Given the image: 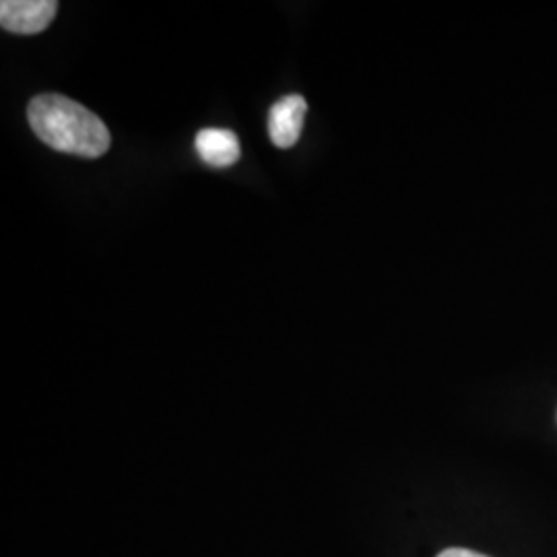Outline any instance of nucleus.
<instances>
[{"label":"nucleus","instance_id":"f257e3e1","mask_svg":"<svg viewBox=\"0 0 557 557\" xmlns=\"http://www.w3.org/2000/svg\"><path fill=\"white\" fill-rule=\"evenodd\" d=\"M27 119L36 137L60 153L96 160L112 145L103 120L66 96H36L29 101Z\"/></svg>","mask_w":557,"mask_h":557},{"label":"nucleus","instance_id":"f03ea898","mask_svg":"<svg viewBox=\"0 0 557 557\" xmlns=\"http://www.w3.org/2000/svg\"><path fill=\"white\" fill-rule=\"evenodd\" d=\"M59 13L54 0H2L0 25L20 36H34L44 32Z\"/></svg>","mask_w":557,"mask_h":557},{"label":"nucleus","instance_id":"7ed1b4c3","mask_svg":"<svg viewBox=\"0 0 557 557\" xmlns=\"http://www.w3.org/2000/svg\"><path fill=\"white\" fill-rule=\"evenodd\" d=\"M308 112V101L298 94L285 96L273 103L269 112V137L278 149H289L299 140L304 119Z\"/></svg>","mask_w":557,"mask_h":557},{"label":"nucleus","instance_id":"20e7f679","mask_svg":"<svg viewBox=\"0 0 557 557\" xmlns=\"http://www.w3.org/2000/svg\"><path fill=\"white\" fill-rule=\"evenodd\" d=\"M195 147L200 160L211 168H230L239 160V139L227 128H202Z\"/></svg>","mask_w":557,"mask_h":557},{"label":"nucleus","instance_id":"39448f33","mask_svg":"<svg viewBox=\"0 0 557 557\" xmlns=\"http://www.w3.org/2000/svg\"><path fill=\"white\" fill-rule=\"evenodd\" d=\"M438 557H487L481 556V554H475V552H471V549H460V547H453V549H446V552H442Z\"/></svg>","mask_w":557,"mask_h":557}]
</instances>
